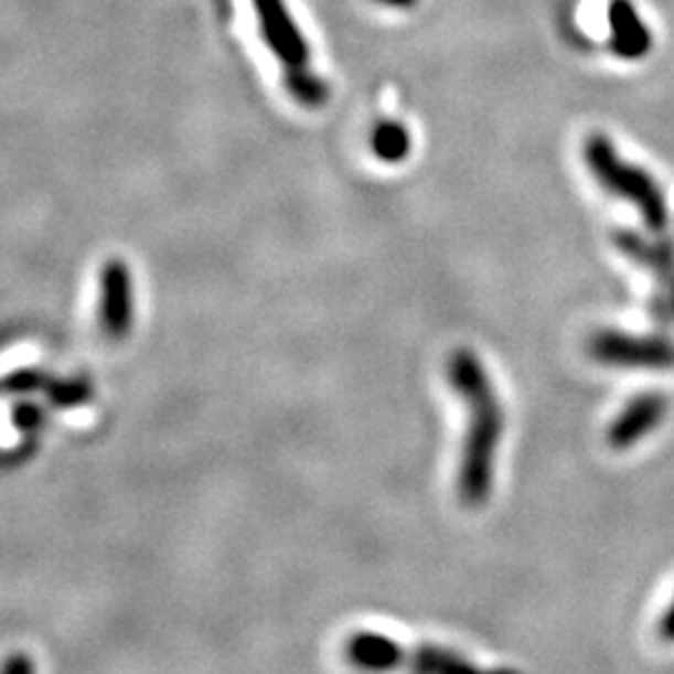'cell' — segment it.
I'll use <instances>...</instances> for the list:
<instances>
[{
	"instance_id": "6da1fadb",
	"label": "cell",
	"mask_w": 674,
	"mask_h": 674,
	"mask_svg": "<svg viewBox=\"0 0 674 674\" xmlns=\"http://www.w3.org/2000/svg\"><path fill=\"white\" fill-rule=\"evenodd\" d=\"M448 379L468 410V427H464L458 462V498L464 507L478 510L488 505L492 488H495V464L502 432H505V410H502L500 395L485 363L474 350H452L448 360Z\"/></svg>"
},
{
	"instance_id": "7a4b0ae2",
	"label": "cell",
	"mask_w": 674,
	"mask_h": 674,
	"mask_svg": "<svg viewBox=\"0 0 674 674\" xmlns=\"http://www.w3.org/2000/svg\"><path fill=\"white\" fill-rule=\"evenodd\" d=\"M582 158L587 168H590L592 178L597 180V185L607 190L610 195L620 197V201H628L638 207L644 225L650 227V233L660 235L667 231V197H664L660 185L654 183V178L648 170L622 160L620 153H617L614 142L602 136V132H595V136L585 140Z\"/></svg>"
},
{
	"instance_id": "3957f363",
	"label": "cell",
	"mask_w": 674,
	"mask_h": 674,
	"mask_svg": "<svg viewBox=\"0 0 674 674\" xmlns=\"http://www.w3.org/2000/svg\"><path fill=\"white\" fill-rule=\"evenodd\" d=\"M595 363L620 370H672L674 343L657 335H632L622 330H597L587 343Z\"/></svg>"
},
{
	"instance_id": "277c9868",
	"label": "cell",
	"mask_w": 674,
	"mask_h": 674,
	"mask_svg": "<svg viewBox=\"0 0 674 674\" xmlns=\"http://www.w3.org/2000/svg\"><path fill=\"white\" fill-rule=\"evenodd\" d=\"M136 320L132 275L122 260H110L100 272V328L113 340L130 335Z\"/></svg>"
},
{
	"instance_id": "5b68a950",
	"label": "cell",
	"mask_w": 674,
	"mask_h": 674,
	"mask_svg": "<svg viewBox=\"0 0 674 674\" xmlns=\"http://www.w3.org/2000/svg\"><path fill=\"white\" fill-rule=\"evenodd\" d=\"M670 410L667 395L662 393H640L622 407L614 417L610 430H607V442L614 450H630L634 445L657 430Z\"/></svg>"
},
{
	"instance_id": "8992f818",
	"label": "cell",
	"mask_w": 674,
	"mask_h": 674,
	"mask_svg": "<svg viewBox=\"0 0 674 674\" xmlns=\"http://www.w3.org/2000/svg\"><path fill=\"white\" fill-rule=\"evenodd\" d=\"M607 18L612 33L610 45L622 61H642L652 51V31L632 0H612Z\"/></svg>"
},
{
	"instance_id": "52a82bcc",
	"label": "cell",
	"mask_w": 674,
	"mask_h": 674,
	"mask_svg": "<svg viewBox=\"0 0 674 674\" xmlns=\"http://www.w3.org/2000/svg\"><path fill=\"white\" fill-rule=\"evenodd\" d=\"M614 245L620 248L630 260L640 263L642 268L652 270L657 280L667 288V298L674 310V248L664 240H644L638 233H614Z\"/></svg>"
},
{
	"instance_id": "ba28073f",
	"label": "cell",
	"mask_w": 674,
	"mask_h": 674,
	"mask_svg": "<svg viewBox=\"0 0 674 674\" xmlns=\"http://www.w3.org/2000/svg\"><path fill=\"white\" fill-rule=\"evenodd\" d=\"M347 660L355 664L357 670L367 672H391L407 664V654L400 642L379 632H357L355 638L347 642Z\"/></svg>"
},
{
	"instance_id": "9c48e42d",
	"label": "cell",
	"mask_w": 674,
	"mask_h": 674,
	"mask_svg": "<svg viewBox=\"0 0 674 674\" xmlns=\"http://www.w3.org/2000/svg\"><path fill=\"white\" fill-rule=\"evenodd\" d=\"M370 148L377 160H383L387 165H397L407 160L413 150V136L410 128L403 126L397 120H383L377 122L373 136H370Z\"/></svg>"
},
{
	"instance_id": "30bf717a",
	"label": "cell",
	"mask_w": 674,
	"mask_h": 674,
	"mask_svg": "<svg viewBox=\"0 0 674 674\" xmlns=\"http://www.w3.org/2000/svg\"><path fill=\"white\" fill-rule=\"evenodd\" d=\"M407 667L425 674H438V672L472 670V664L460 657L458 652L435 648V644H422V648H417L415 652L407 654Z\"/></svg>"
},
{
	"instance_id": "8fae6325",
	"label": "cell",
	"mask_w": 674,
	"mask_h": 674,
	"mask_svg": "<svg viewBox=\"0 0 674 674\" xmlns=\"http://www.w3.org/2000/svg\"><path fill=\"white\" fill-rule=\"evenodd\" d=\"M43 393L47 397V403H51L53 407H61V410H65V407H78V405L93 400V385L83 377H71V379L51 377V383L45 385Z\"/></svg>"
},
{
	"instance_id": "7c38bea8",
	"label": "cell",
	"mask_w": 674,
	"mask_h": 674,
	"mask_svg": "<svg viewBox=\"0 0 674 674\" xmlns=\"http://www.w3.org/2000/svg\"><path fill=\"white\" fill-rule=\"evenodd\" d=\"M47 383H51V375L43 373V370L23 367L0 379V393L3 395H33V393L45 391Z\"/></svg>"
},
{
	"instance_id": "4fadbf2b",
	"label": "cell",
	"mask_w": 674,
	"mask_h": 674,
	"mask_svg": "<svg viewBox=\"0 0 674 674\" xmlns=\"http://www.w3.org/2000/svg\"><path fill=\"white\" fill-rule=\"evenodd\" d=\"M43 422H45V415H43L41 405L21 403V405L13 407V425L18 427V430L35 432L38 427H43Z\"/></svg>"
},
{
	"instance_id": "5bb4252c",
	"label": "cell",
	"mask_w": 674,
	"mask_h": 674,
	"mask_svg": "<svg viewBox=\"0 0 674 674\" xmlns=\"http://www.w3.org/2000/svg\"><path fill=\"white\" fill-rule=\"evenodd\" d=\"M657 632H660V638H662L664 642L674 644V600L670 602L667 610H664L662 620H660V624H657Z\"/></svg>"
},
{
	"instance_id": "9a60e30c",
	"label": "cell",
	"mask_w": 674,
	"mask_h": 674,
	"mask_svg": "<svg viewBox=\"0 0 674 674\" xmlns=\"http://www.w3.org/2000/svg\"><path fill=\"white\" fill-rule=\"evenodd\" d=\"M3 672L6 674H25V672H33V662L23 657V654H15V657L8 660L3 664Z\"/></svg>"
},
{
	"instance_id": "2e32d148",
	"label": "cell",
	"mask_w": 674,
	"mask_h": 674,
	"mask_svg": "<svg viewBox=\"0 0 674 674\" xmlns=\"http://www.w3.org/2000/svg\"><path fill=\"white\" fill-rule=\"evenodd\" d=\"M375 3L395 8V11H410V8H415L420 0H375Z\"/></svg>"
}]
</instances>
